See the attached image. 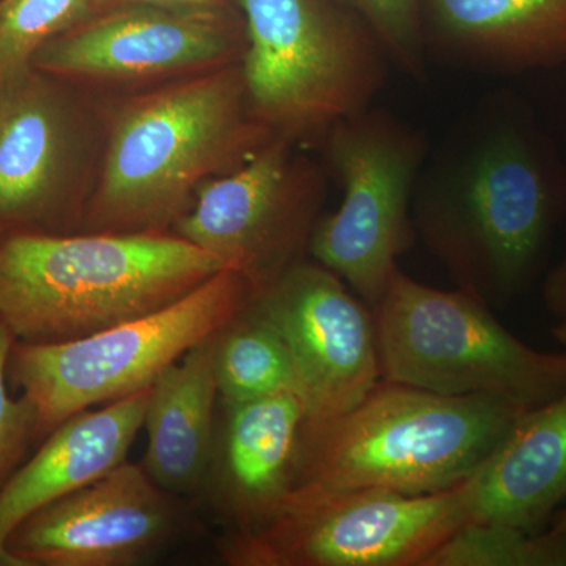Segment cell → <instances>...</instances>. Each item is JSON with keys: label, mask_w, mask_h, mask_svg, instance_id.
<instances>
[{"label": "cell", "mask_w": 566, "mask_h": 566, "mask_svg": "<svg viewBox=\"0 0 566 566\" xmlns=\"http://www.w3.org/2000/svg\"><path fill=\"white\" fill-rule=\"evenodd\" d=\"M273 133L253 114L241 62L134 96L115 115L84 232H164L197 189L248 161Z\"/></svg>", "instance_id": "6da1fadb"}, {"label": "cell", "mask_w": 566, "mask_h": 566, "mask_svg": "<svg viewBox=\"0 0 566 566\" xmlns=\"http://www.w3.org/2000/svg\"><path fill=\"white\" fill-rule=\"evenodd\" d=\"M226 264L166 232L0 238V323L14 340L87 337L174 304Z\"/></svg>", "instance_id": "7a4b0ae2"}, {"label": "cell", "mask_w": 566, "mask_h": 566, "mask_svg": "<svg viewBox=\"0 0 566 566\" xmlns=\"http://www.w3.org/2000/svg\"><path fill=\"white\" fill-rule=\"evenodd\" d=\"M526 409L381 379L348 411L305 417L297 485L442 493L474 474Z\"/></svg>", "instance_id": "3957f363"}, {"label": "cell", "mask_w": 566, "mask_h": 566, "mask_svg": "<svg viewBox=\"0 0 566 566\" xmlns=\"http://www.w3.org/2000/svg\"><path fill=\"white\" fill-rule=\"evenodd\" d=\"M565 208L566 185L538 145L520 129L501 128L444 181L424 186L412 212L458 290L491 307L535 281Z\"/></svg>", "instance_id": "277c9868"}, {"label": "cell", "mask_w": 566, "mask_h": 566, "mask_svg": "<svg viewBox=\"0 0 566 566\" xmlns=\"http://www.w3.org/2000/svg\"><path fill=\"white\" fill-rule=\"evenodd\" d=\"M375 326L386 381L527 409L566 392V353L524 344L463 290L444 292L397 270L375 307Z\"/></svg>", "instance_id": "5b68a950"}, {"label": "cell", "mask_w": 566, "mask_h": 566, "mask_svg": "<svg viewBox=\"0 0 566 566\" xmlns=\"http://www.w3.org/2000/svg\"><path fill=\"white\" fill-rule=\"evenodd\" d=\"M255 294L243 274L226 268L174 304L87 337L57 344L14 340L9 379L32 406L36 439L77 412L151 387Z\"/></svg>", "instance_id": "8992f818"}, {"label": "cell", "mask_w": 566, "mask_h": 566, "mask_svg": "<svg viewBox=\"0 0 566 566\" xmlns=\"http://www.w3.org/2000/svg\"><path fill=\"white\" fill-rule=\"evenodd\" d=\"M241 69L253 114L293 142L327 134L367 111L386 76L385 48L368 25L319 0H238Z\"/></svg>", "instance_id": "52a82bcc"}, {"label": "cell", "mask_w": 566, "mask_h": 566, "mask_svg": "<svg viewBox=\"0 0 566 566\" xmlns=\"http://www.w3.org/2000/svg\"><path fill=\"white\" fill-rule=\"evenodd\" d=\"M464 524L460 485L406 495L303 483L264 526L223 535L218 551L230 566H423Z\"/></svg>", "instance_id": "ba28073f"}, {"label": "cell", "mask_w": 566, "mask_h": 566, "mask_svg": "<svg viewBox=\"0 0 566 566\" xmlns=\"http://www.w3.org/2000/svg\"><path fill=\"white\" fill-rule=\"evenodd\" d=\"M326 155L344 200L318 219L308 253L376 307L408 244L423 142L389 115L367 109L327 132Z\"/></svg>", "instance_id": "9c48e42d"}, {"label": "cell", "mask_w": 566, "mask_h": 566, "mask_svg": "<svg viewBox=\"0 0 566 566\" xmlns=\"http://www.w3.org/2000/svg\"><path fill=\"white\" fill-rule=\"evenodd\" d=\"M323 181L274 137L248 161L212 177L175 222V234L221 260L262 292L304 260L318 222Z\"/></svg>", "instance_id": "30bf717a"}, {"label": "cell", "mask_w": 566, "mask_h": 566, "mask_svg": "<svg viewBox=\"0 0 566 566\" xmlns=\"http://www.w3.org/2000/svg\"><path fill=\"white\" fill-rule=\"evenodd\" d=\"M253 304L289 346L307 417L348 411L381 381L375 315L323 264L294 263Z\"/></svg>", "instance_id": "8fae6325"}, {"label": "cell", "mask_w": 566, "mask_h": 566, "mask_svg": "<svg viewBox=\"0 0 566 566\" xmlns=\"http://www.w3.org/2000/svg\"><path fill=\"white\" fill-rule=\"evenodd\" d=\"M175 497L126 461L25 517L6 549L17 566L140 565L180 531Z\"/></svg>", "instance_id": "7c38bea8"}, {"label": "cell", "mask_w": 566, "mask_h": 566, "mask_svg": "<svg viewBox=\"0 0 566 566\" xmlns=\"http://www.w3.org/2000/svg\"><path fill=\"white\" fill-rule=\"evenodd\" d=\"M238 36L219 11L115 7L44 44L32 69L59 80L140 81L241 62Z\"/></svg>", "instance_id": "4fadbf2b"}, {"label": "cell", "mask_w": 566, "mask_h": 566, "mask_svg": "<svg viewBox=\"0 0 566 566\" xmlns=\"http://www.w3.org/2000/svg\"><path fill=\"white\" fill-rule=\"evenodd\" d=\"M81 120L59 77L35 69L0 84V227L57 222L73 199Z\"/></svg>", "instance_id": "5bb4252c"}, {"label": "cell", "mask_w": 566, "mask_h": 566, "mask_svg": "<svg viewBox=\"0 0 566 566\" xmlns=\"http://www.w3.org/2000/svg\"><path fill=\"white\" fill-rule=\"evenodd\" d=\"M214 447L202 494L226 534L264 526L297 485L307 408L296 394L226 403L219 400Z\"/></svg>", "instance_id": "9a60e30c"}, {"label": "cell", "mask_w": 566, "mask_h": 566, "mask_svg": "<svg viewBox=\"0 0 566 566\" xmlns=\"http://www.w3.org/2000/svg\"><path fill=\"white\" fill-rule=\"evenodd\" d=\"M150 387L71 416L0 490V566H17L7 539L25 517L126 463L144 428Z\"/></svg>", "instance_id": "2e32d148"}, {"label": "cell", "mask_w": 566, "mask_h": 566, "mask_svg": "<svg viewBox=\"0 0 566 566\" xmlns=\"http://www.w3.org/2000/svg\"><path fill=\"white\" fill-rule=\"evenodd\" d=\"M460 486L468 523L539 532L566 499V392L517 417Z\"/></svg>", "instance_id": "e0dca14e"}, {"label": "cell", "mask_w": 566, "mask_h": 566, "mask_svg": "<svg viewBox=\"0 0 566 566\" xmlns=\"http://www.w3.org/2000/svg\"><path fill=\"white\" fill-rule=\"evenodd\" d=\"M214 334L192 346L150 387L142 465L156 485L177 497L202 494L210 468L219 403Z\"/></svg>", "instance_id": "ac0fdd59"}, {"label": "cell", "mask_w": 566, "mask_h": 566, "mask_svg": "<svg viewBox=\"0 0 566 566\" xmlns=\"http://www.w3.org/2000/svg\"><path fill=\"white\" fill-rule=\"evenodd\" d=\"M438 31L501 70L566 62V0H430Z\"/></svg>", "instance_id": "d6986e66"}, {"label": "cell", "mask_w": 566, "mask_h": 566, "mask_svg": "<svg viewBox=\"0 0 566 566\" xmlns=\"http://www.w3.org/2000/svg\"><path fill=\"white\" fill-rule=\"evenodd\" d=\"M214 374L226 403L289 392L301 397L289 346L253 301L214 334Z\"/></svg>", "instance_id": "ffe728a7"}, {"label": "cell", "mask_w": 566, "mask_h": 566, "mask_svg": "<svg viewBox=\"0 0 566 566\" xmlns=\"http://www.w3.org/2000/svg\"><path fill=\"white\" fill-rule=\"evenodd\" d=\"M423 566H566V532L468 523L436 547Z\"/></svg>", "instance_id": "44dd1931"}, {"label": "cell", "mask_w": 566, "mask_h": 566, "mask_svg": "<svg viewBox=\"0 0 566 566\" xmlns=\"http://www.w3.org/2000/svg\"><path fill=\"white\" fill-rule=\"evenodd\" d=\"M104 9V0H0V84L32 69L36 52Z\"/></svg>", "instance_id": "7402d4cb"}, {"label": "cell", "mask_w": 566, "mask_h": 566, "mask_svg": "<svg viewBox=\"0 0 566 566\" xmlns=\"http://www.w3.org/2000/svg\"><path fill=\"white\" fill-rule=\"evenodd\" d=\"M385 48L389 61L419 76L424 70L419 0H349Z\"/></svg>", "instance_id": "603a6c76"}, {"label": "cell", "mask_w": 566, "mask_h": 566, "mask_svg": "<svg viewBox=\"0 0 566 566\" xmlns=\"http://www.w3.org/2000/svg\"><path fill=\"white\" fill-rule=\"evenodd\" d=\"M14 337L0 323V490L24 461L36 439V420L28 398H14L9 390V359Z\"/></svg>", "instance_id": "cb8c5ba5"}, {"label": "cell", "mask_w": 566, "mask_h": 566, "mask_svg": "<svg viewBox=\"0 0 566 566\" xmlns=\"http://www.w3.org/2000/svg\"><path fill=\"white\" fill-rule=\"evenodd\" d=\"M543 303L558 322L566 319V253L562 262L547 274L543 286Z\"/></svg>", "instance_id": "d4e9b609"}, {"label": "cell", "mask_w": 566, "mask_h": 566, "mask_svg": "<svg viewBox=\"0 0 566 566\" xmlns=\"http://www.w3.org/2000/svg\"><path fill=\"white\" fill-rule=\"evenodd\" d=\"M226 0H104L106 7L145 6L182 11H219Z\"/></svg>", "instance_id": "484cf974"}, {"label": "cell", "mask_w": 566, "mask_h": 566, "mask_svg": "<svg viewBox=\"0 0 566 566\" xmlns=\"http://www.w3.org/2000/svg\"><path fill=\"white\" fill-rule=\"evenodd\" d=\"M554 337L562 346H565L566 349V319H562V322L557 323V326L553 329Z\"/></svg>", "instance_id": "4316f807"}, {"label": "cell", "mask_w": 566, "mask_h": 566, "mask_svg": "<svg viewBox=\"0 0 566 566\" xmlns=\"http://www.w3.org/2000/svg\"><path fill=\"white\" fill-rule=\"evenodd\" d=\"M551 528L557 532H566V506L554 516L553 526H551Z\"/></svg>", "instance_id": "83f0119b"}]
</instances>
